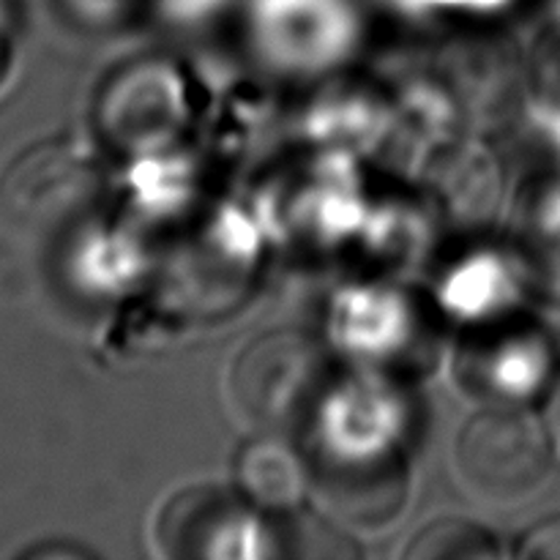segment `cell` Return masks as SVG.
<instances>
[{
    "mask_svg": "<svg viewBox=\"0 0 560 560\" xmlns=\"http://www.w3.org/2000/svg\"><path fill=\"white\" fill-rule=\"evenodd\" d=\"M328 377V355L315 339L301 331H271L235 355L230 397L255 430L284 438L306 424Z\"/></svg>",
    "mask_w": 560,
    "mask_h": 560,
    "instance_id": "obj_1",
    "label": "cell"
},
{
    "mask_svg": "<svg viewBox=\"0 0 560 560\" xmlns=\"http://www.w3.org/2000/svg\"><path fill=\"white\" fill-rule=\"evenodd\" d=\"M550 430L514 405L485 408L465 421L454 443L463 485L481 501L512 503L545 485L552 468Z\"/></svg>",
    "mask_w": 560,
    "mask_h": 560,
    "instance_id": "obj_2",
    "label": "cell"
},
{
    "mask_svg": "<svg viewBox=\"0 0 560 560\" xmlns=\"http://www.w3.org/2000/svg\"><path fill=\"white\" fill-rule=\"evenodd\" d=\"M96 191V175L63 145L22 153L0 180V217L14 233L42 238L69 222Z\"/></svg>",
    "mask_w": 560,
    "mask_h": 560,
    "instance_id": "obj_3",
    "label": "cell"
},
{
    "mask_svg": "<svg viewBox=\"0 0 560 560\" xmlns=\"http://www.w3.org/2000/svg\"><path fill=\"white\" fill-rule=\"evenodd\" d=\"M323 498L348 520L377 525L392 520L405 498L402 465L394 459L383 463H328L323 474H312Z\"/></svg>",
    "mask_w": 560,
    "mask_h": 560,
    "instance_id": "obj_4",
    "label": "cell"
},
{
    "mask_svg": "<svg viewBox=\"0 0 560 560\" xmlns=\"http://www.w3.org/2000/svg\"><path fill=\"white\" fill-rule=\"evenodd\" d=\"M235 476L246 501L279 514L299 506L312 481V470L304 459L282 441V435L268 432H260V438L241 448Z\"/></svg>",
    "mask_w": 560,
    "mask_h": 560,
    "instance_id": "obj_5",
    "label": "cell"
},
{
    "mask_svg": "<svg viewBox=\"0 0 560 560\" xmlns=\"http://www.w3.org/2000/svg\"><path fill=\"white\" fill-rule=\"evenodd\" d=\"M408 558L424 560H457V558H492L498 556L495 536L487 534L485 528L465 520H438L427 525L413 545L405 552Z\"/></svg>",
    "mask_w": 560,
    "mask_h": 560,
    "instance_id": "obj_6",
    "label": "cell"
},
{
    "mask_svg": "<svg viewBox=\"0 0 560 560\" xmlns=\"http://www.w3.org/2000/svg\"><path fill=\"white\" fill-rule=\"evenodd\" d=\"M282 534L279 539L284 541V556H312V558H337L353 556V547H342V536L331 525L310 517V514H295V509L282 512Z\"/></svg>",
    "mask_w": 560,
    "mask_h": 560,
    "instance_id": "obj_7",
    "label": "cell"
},
{
    "mask_svg": "<svg viewBox=\"0 0 560 560\" xmlns=\"http://www.w3.org/2000/svg\"><path fill=\"white\" fill-rule=\"evenodd\" d=\"M520 556L536 560H560V517H550L545 523L534 525L523 536Z\"/></svg>",
    "mask_w": 560,
    "mask_h": 560,
    "instance_id": "obj_8",
    "label": "cell"
},
{
    "mask_svg": "<svg viewBox=\"0 0 560 560\" xmlns=\"http://www.w3.org/2000/svg\"><path fill=\"white\" fill-rule=\"evenodd\" d=\"M547 430H550L552 443L560 446V377H558V386L550 397V410H547Z\"/></svg>",
    "mask_w": 560,
    "mask_h": 560,
    "instance_id": "obj_9",
    "label": "cell"
}]
</instances>
